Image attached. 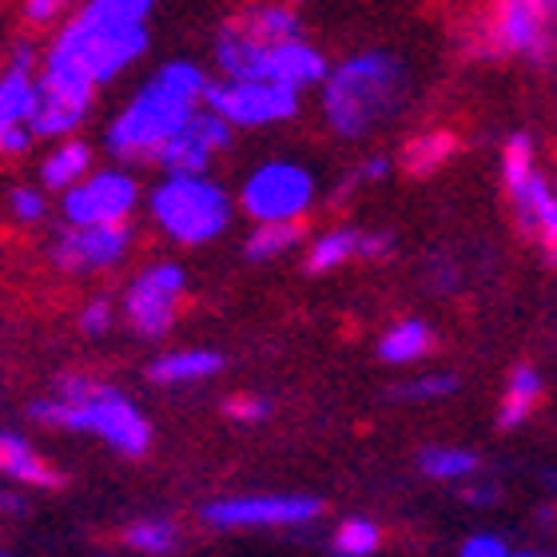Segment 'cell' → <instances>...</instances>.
Masks as SVG:
<instances>
[{
    "mask_svg": "<svg viewBox=\"0 0 557 557\" xmlns=\"http://www.w3.org/2000/svg\"><path fill=\"white\" fill-rule=\"evenodd\" d=\"M326 57L307 40V36H290V40H278L263 52V69H259V81H275L287 84L295 92H307V88H319V81L326 76Z\"/></svg>",
    "mask_w": 557,
    "mask_h": 557,
    "instance_id": "e0dca14e",
    "label": "cell"
},
{
    "mask_svg": "<svg viewBox=\"0 0 557 557\" xmlns=\"http://www.w3.org/2000/svg\"><path fill=\"white\" fill-rule=\"evenodd\" d=\"M128 546L139 549V554L163 557L175 549V525L163 522V518H148V522H136L128 530Z\"/></svg>",
    "mask_w": 557,
    "mask_h": 557,
    "instance_id": "83f0119b",
    "label": "cell"
},
{
    "mask_svg": "<svg viewBox=\"0 0 557 557\" xmlns=\"http://www.w3.org/2000/svg\"><path fill=\"white\" fill-rule=\"evenodd\" d=\"M410 92L407 64L386 52V48H367L355 57L338 60L319 81V108L323 124L338 139H362L374 128H383L403 112Z\"/></svg>",
    "mask_w": 557,
    "mask_h": 557,
    "instance_id": "7a4b0ae2",
    "label": "cell"
},
{
    "mask_svg": "<svg viewBox=\"0 0 557 557\" xmlns=\"http://www.w3.org/2000/svg\"><path fill=\"white\" fill-rule=\"evenodd\" d=\"M395 251V235L391 232H362L359 235V256L362 259H386Z\"/></svg>",
    "mask_w": 557,
    "mask_h": 557,
    "instance_id": "8d00e7d4",
    "label": "cell"
},
{
    "mask_svg": "<svg viewBox=\"0 0 557 557\" xmlns=\"http://www.w3.org/2000/svg\"><path fill=\"white\" fill-rule=\"evenodd\" d=\"M0 557H9V554H0Z\"/></svg>",
    "mask_w": 557,
    "mask_h": 557,
    "instance_id": "7bdbcfd3",
    "label": "cell"
},
{
    "mask_svg": "<svg viewBox=\"0 0 557 557\" xmlns=\"http://www.w3.org/2000/svg\"><path fill=\"white\" fill-rule=\"evenodd\" d=\"M386 175H391V156H367V160H359L355 168H350V175L343 180V191H350V187H367V184H383Z\"/></svg>",
    "mask_w": 557,
    "mask_h": 557,
    "instance_id": "4dcf8cb0",
    "label": "cell"
},
{
    "mask_svg": "<svg viewBox=\"0 0 557 557\" xmlns=\"http://www.w3.org/2000/svg\"><path fill=\"white\" fill-rule=\"evenodd\" d=\"M379 525L367 522V518H350V522L338 525V534H335V546L343 557H371L374 549H379Z\"/></svg>",
    "mask_w": 557,
    "mask_h": 557,
    "instance_id": "f1b7e54d",
    "label": "cell"
},
{
    "mask_svg": "<svg viewBox=\"0 0 557 557\" xmlns=\"http://www.w3.org/2000/svg\"><path fill=\"white\" fill-rule=\"evenodd\" d=\"M235 33H244L247 40H256V45H278V40H290V36H302V21L295 4L287 0H251L247 9H239L227 21Z\"/></svg>",
    "mask_w": 557,
    "mask_h": 557,
    "instance_id": "ac0fdd59",
    "label": "cell"
},
{
    "mask_svg": "<svg viewBox=\"0 0 557 557\" xmlns=\"http://www.w3.org/2000/svg\"><path fill=\"white\" fill-rule=\"evenodd\" d=\"M268 414H271L268 398H256V395L227 398V418H235V422H263Z\"/></svg>",
    "mask_w": 557,
    "mask_h": 557,
    "instance_id": "836d02e7",
    "label": "cell"
},
{
    "mask_svg": "<svg viewBox=\"0 0 557 557\" xmlns=\"http://www.w3.org/2000/svg\"><path fill=\"white\" fill-rule=\"evenodd\" d=\"M287 4H299V0H287Z\"/></svg>",
    "mask_w": 557,
    "mask_h": 557,
    "instance_id": "b9f144b4",
    "label": "cell"
},
{
    "mask_svg": "<svg viewBox=\"0 0 557 557\" xmlns=\"http://www.w3.org/2000/svg\"><path fill=\"white\" fill-rule=\"evenodd\" d=\"M108 326H112V302L92 299L81 311V331H84V335H104Z\"/></svg>",
    "mask_w": 557,
    "mask_h": 557,
    "instance_id": "e575fe53",
    "label": "cell"
},
{
    "mask_svg": "<svg viewBox=\"0 0 557 557\" xmlns=\"http://www.w3.org/2000/svg\"><path fill=\"white\" fill-rule=\"evenodd\" d=\"M359 227H335V232H323L307 251V271L311 275H326V271L343 268L359 256Z\"/></svg>",
    "mask_w": 557,
    "mask_h": 557,
    "instance_id": "484cf974",
    "label": "cell"
},
{
    "mask_svg": "<svg viewBox=\"0 0 557 557\" xmlns=\"http://www.w3.org/2000/svg\"><path fill=\"white\" fill-rule=\"evenodd\" d=\"M454 156H458V136H454L450 128H430L407 139L403 168H407L410 175H434L438 168H446Z\"/></svg>",
    "mask_w": 557,
    "mask_h": 557,
    "instance_id": "7402d4cb",
    "label": "cell"
},
{
    "mask_svg": "<svg viewBox=\"0 0 557 557\" xmlns=\"http://www.w3.org/2000/svg\"><path fill=\"white\" fill-rule=\"evenodd\" d=\"M36 48L28 40L12 48L9 64L0 69V156L16 160L33 148V108H36Z\"/></svg>",
    "mask_w": 557,
    "mask_h": 557,
    "instance_id": "7c38bea8",
    "label": "cell"
},
{
    "mask_svg": "<svg viewBox=\"0 0 557 557\" xmlns=\"http://www.w3.org/2000/svg\"><path fill=\"white\" fill-rule=\"evenodd\" d=\"M458 557H510V549H506V542L498 534H478L466 542Z\"/></svg>",
    "mask_w": 557,
    "mask_h": 557,
    "instance_id": "d590c367",
    "label": "cell"
},
{
    "mask_svg": "<svg viewBox=\"0 0 557 557\" xmlns=\"http://www.w3.org/2000/svg\"><path fill=\"white\" fill-rule=\"evenodd\" d=\"M0 510H9V513H24V502L16 498V494H0Z\"/></svg>",
    "mask_w": 557,
    "mask_h": 557,
    "instance_id": "f35d334b",
    "label": "cell"
},
{
    "mask_svg": "<svg viewBox=\"0 0 557 557\" xmlns=\"http://www.w3.org/2000/svg\"><path fill=\"white\" fill-rule=\"evenodd\" d=\"M430 343H434V331H430L422 319H403V323H395L383 335L379 355H383L386 362H395V367H407V362H418L426 355Z\"/></svg>",
    "mask_w": 557,
    "mask_h": 557,
    "instance_id": "d4e9b609",
    "label": "cell"
},
{
    "mask_svg": "<svg viewBox=\"0 0 557 557\" xmlns=\"http://www.w3.org/2000/svg\"><path fill=\"white\" fill-rule=\"evenodd\" d=\"M21 16H24V24H33V28H48V24H57L69 16V0H24Z\"/></svg>",
    "mask_w": 557,
    "mask_h": 557,
    "instance_id": "d6a6232c",
    "label": "cell"
},
{
    "mask_svg": "<svg viewBox=\"0 0 557 557\" xmlns=\"http://www.w3.org/2000/svg\"><path fill=\"white\" fill-rule=\"evenodd\" d=\"M208 72L196 60H168L139 84L132 100L104 128V151L116 163H151L172 136L203 104Z\"/></svg>",
    "mask_w": 557,
    "mask_h": 557,
    "instance_id": "6da1fadb",
    "label": "cell"
},
{
    "mask_svg": "<svg viewBox=\"0 0 557 557\" xmlns=\"http://www.w3.org/2000/svg\"><path fill=\"white\" fill-rule=\"evenodd\" d=\"M148 211L172 244L199 247L232 227L235 203L227 187L215 184L208 172H175L151 187Z\"/></svg>",
    "mask_w": 557,
    "mask_h": 557,
    "instance_id": "277c9868",
    "label": "cell"
},
{
    "mask_svg": "<svg viewBox=\"0 0 557 557\" xmlns=\"http://www.w3.org/2000/svg\"><path fill=\"white\" fill-rule=\"evenodd\" d=\"M458 391V374H422L410 386L398 391V398H442Z\"/></svg>",
    "mask_w": 557,
    "mask_h": 557,
    "instance_id": "1f68e13d",
    "label": "cell"
},
{
    "mask_svg": "<svg viewBox=\"0 0 557 557\" xmlns=\"http://www.w3.org/2000/svg\"><path fill=\"white\" fill-rule=\"evenodd\" d=\"M148 21H100L84 9L52 40V48L76 60L96 84H108L120 72H128L148 52Z\"/></svg>",
    "mask_w": 557,
    "mask_h": 557,
    "instance_id": "5b68a950",
    "label": "cell"
},
{
    "mask_svg": "<svg viewBox=\"0 0 557 557\" xmlns=\"http://www.w3.org/2000/svg\"><path fill=\"white\" fill-rule=\"evenodd\" d=\"M537 403H542V374H537V367H518L506 383V395H502L498 426L513 430L518 422L534 414Z\"/></svg>",
    "mask_w": 557,
    "mask_h": 557,
    "instance_id": "cb8c5ba5",
    "label": "cell"
},
{
    "mask_svg": "<svg viewBox=\"0 0 557 557\" xmlns=\"http://www.w3.org/2000/svg\"><path fill=\"white\" fill-rule=\"evenodd\" d=\"M474 40L478 57H518L530 64H546L554 57V16L534 9L530 0H490Z\"/></svg>",
    "mask_w": 557,
    "mask_h": 557,
    "instance_id": "ba28073f",
    "label": "cell"
},
{
    "mask_svg": "<svg viewBox=\"0 0 557 557\" xmlns=\"http://www.w3.org/2000/svg\"><path fill=\"white\" fill-rule=\"evenodd\" d=\"M203 104L227 120L232 128H275V124L299 116L302 92L275 81H256V76H247V81L223 76V81H208Z\"/></svg>",
    "mask_w": 557,
    "mask_h": 557,
    "instance_id": "9c48e42d",
    "label": "cell"
},
{
    "mask_svg": "<svg viewBox=\"0 0 557 557\" xmlns=\"http://www.w3.org/2000/svg\"><path fill=\"white\" fill-rule=\"evenodd\" d=\"M139 208L136 175L124 168H92L72 187L60 191V211L64 223H128V215Z\"/></svg>",
    "mask_w": 557,
    "mask_h": 557,
    "instance_id": "8fae6325",
    "label": "cell"
},
{
    "mask_svg": "<svg viewBox=\"0 0 557 557\" xmlns=\"http://www.w3.org/2000/svg\"><path fill=\"white\" fill-rule=\"evenodd\" d=\"M132 247V227L128 223H69L64 232L52 239L48 256L64 275H88V271L116 268L120 259L128 256Z\"/></svg>",
    "mask_w": 557,
    "mask_h": 557,
    "instance_id": "9a60e30c",
    "label": "cell"
},
{
    "mask_svg": "<svg viewBox=\"0 0 557 557\" xmlns=\"http://www.w3.org/2000/svg\"><path fill=\"white\" fill-rule=\"evenodd\" d=\"M510 557H542V554H510Z\"/></svg>",
    "mask_w": 557,
    "mask_h": 557,
    "instance_id": "60d3db41",
    "label": "cell"
},
{
    "mask_svg": "<svg viewBox=\"0 0 557 557\" xmlns=\"http://www.w3.org/2000/svg\"><path fill=\"white\" fill-rule=\"evenodd\" d=\"M187 275L180 263H151L132 278L128 295H124V314L128 326L139 338H163L172 331L175 311L184 302Z\"/></svg>",
    "mask_w": 557,
    "mask_h": 557,
    "instance_id": "4fadbf2b",
    "label": "cell"
},
{
    "mask_svg": "<svg viewBox=\"0 0 557 557\" xmlns=\"http://www.w3.org/2000/svg\"><path fill=\"white\" fill-rule=\"evenodd\" d=\"M502 184L513 203V220L530 239H537L546 263L557 256V196L549 175L537 168V144L530 132H513L502 148Z\"/></svg>",
    "mask_w": 557,
    "mask_h": 557,
    "instance_id": "8992f818",
    "label": "cell"
},
{
    "mask_svg": "<svg viewBox=\"0 0 557 557\" xmlns=\"http://www.w3.org/2000/svg\"><path fill=\"white\" fill-rule=\"evenodd\" d=\"M33 418L45 422V426H60V430H92V434H100L108 446H116L128 458L148 454L151 446L148 422H144V414L132 407L128 398L120 395L116 386L92 383L84 374L60 379L57 395L36 403Z\"/></svg>",
    "mask_w": 557,
    "mask_h": 557,
    "instance_id": "3957f363",
    "label": "cell"
},
{
    "mask_svg": "<svg viewBox=\"0 0 557 557\" xmlns=\"http://www.w3.org/2000/svg\"><path fill=\"white\" fill-rule=\"evenodd\" d=\"M232 124L223 116H215L208 104L196 108L191 116L172 132V136L163 139V148L156 151V168L163 175H175V172H208L211 163L220 160L223 151H232Z\"/></svg>",
    "mask_w": 557,
    "mask_h": 557,
    "instance_id": "5bb4252c",
    "label": "cell"
},
{
    "mask_svg": "<svg viewBox=\"0 0 557 557\" xmlns=\"http://www.w3.org/2000/svg\"><path fill=\"white\" fill-rule=\"evenodd\" d=\"M9 215L24 227H33L48 215V199L40 187H12L9 191Z\"/></svg>",
    "mask_w": 557,
    "mask_h": 557,
    "instance_id": "f546056e",
    "label": "cell"
},
{
    "mask_svg": "<svg viewBox=\"0 0 557 557\" xmlns=\"http://www.w3.org/2000/svg\"><path fill=\"white\" fill-rule=\"evenodd\" d=\"M530 4H534V9H542L546 16H554V9H557V0H530Z\"/></svg>",
    "mask_w": 557,
    "mask_h": 557,
    "instance_id": "ab89813d",
    "label": "cell"
},
{
    "mask_svg": "<svg viewBox=\"0 0 557 557\" xmlns=\"http://www.w3.org/2000/svg\"><path fill=\"white\" fill-rule=\"evenodd\" d=\"M418 466H422V474L442 478V482H454V478L474 474L478 458L470 450H454V446H430V450L418 454Z\"/></svg>",
    "mask_w": 557,
    "mask_h": 557,
    "instance_id": "4316f807",
    "label": "cell"
},
{
    "mask_svg": "<svg viewBox=\"0 0 557 557\" xmlns=\"http://www.w3.org/2000/svg\"><path fill=\"white\" fill-rule=\"evenodd\" d=\"M323 513L319 498H220L203 506V522L223 530H247V525H307Z\"/></svg>",
    "mask_w": 557,
    "mask_h": 557,
    "instance_id": "2e32d148",
    "label": "cell"
},
{
    "mask_svg": "<svg viewBox=\"0 0 557 557\" xmlns=\"http://www.w3.org/2000/svg\"><path fill=\"white\" fill-rule=\"evenodd\" d=\"M302 235H307L302 220L256 223V232L247 235V244H244V256L251 259V263H268V259H278V256H287V251H295V247L302 244Z\"/></svg>",
    "mask_w": 557,
    "mask_h": 557,
    "instance_id": "603a6c76",
    "label": "cell"
},
{
    "mask_svg": "<svg viewBox=\"0 0 557 557\" xmlns=\"http://www.w3.org/2000/svg\"><path fill=\"white\" fill-rule=\"evenodd\" d=\"M223 371V355L220 350H172L163 359L151 362V383L172 386V383H199V379H211V374Z\"/></svg>",
    "mask_w": 557,
    "mask_h": 557,
    "instance_id": "44dd1931",
    "label": "cell"
},
{
    "mask_svg": "<svg viewBox=\"0 0 557 557\" xmlns=\"http://www.w3.org/2000/svg\"><path fill=\"white\" fill-rule=\"evenodd\" d=\"M466 498L474 502V506H490V502L498 498V486H490V482H482V486H470V490H466Z\"/></svg>",
    "mask_w": 557,
    "mask_h": 557,
    "instance_id": "74e56055",
    "label": "cell"
},
{
    "mask_svg": "<svg viewBox=\"0 0 557 557\" xmlns=\"http://www.w3.org/2000/svg\"><path fill=\"white\" fill-rule=\"evenodd\" d=\"M96 88L100 84L76 64L72 57L48 48L45 60H36V108H33V136L36 139H64L84 128L92 116Z\"/></svg>",
    "mask_w": 557,
    "mask_h": 557,
    "instance_id": "52a82bcc",
    "label": "cell"
},
{
    "mask_svg": "<svg viewBox=\"0 0 557 557\" xmlns=\"http://www.w3.org/2000/svg\"><path fill=\"white\" fill-rule=\"evenodd\" d=\"M92 168H96L92 144H84L81 136H64V139H57V144L48 148L45 160H40V187H45V191H64V187H72L76 180H84Z\"/></svg>",
    "mask_w": 557,
    "mask_h": 557,
    "instance_id": "d6986e66",
    "label": "cell"
},
{
    "mask_svg": "<svg viewBox=\"0 0 557 557\" xmlns=\"http://www.w3.org/2000/svg\"><path fill=\"white\" fill-rule=\"evenodd\" d=\"M0 474H9V478H16V482H24V486H40V490L64 486V474H57L21 434H4V430H0Z\"/></svg>",
    "mask_w": 557,
    "mask_h": 557,
    "instance_id": "ffe728a7",
    "label": "cell"
},
{
    "mask_svg": "<svg viewBox=\"0 0 557 557\" xmlns=\"http://www.w3.org/2000/svg\"><path fill=\"white\" fill-rule=\"evenodd\" d=\"M314 203V175L295 160H268L239 187V208L251 223L302 220Z\"/></svg>",
    "mask_w": 557,
    "mask_h": 557,
    "instance_id": "30bf717a",
    "label": "cell"
}]
</instances>
